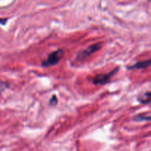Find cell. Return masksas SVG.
<instances>
[{"label": "cell", "instance_id": "6da1fadb", "mask_svg": "<svg viewBox=\"0 0 151 151\" xmlns=\"http://www.w3.org/2000/svg\"><path fill=\"white\" fill-rule=\"evenodd\" d=\"M63 54H64V51L61 49H59V50H57L53 52L50 53L47 56V59H45L42 62V66L44 67H49V66H55V65L58 64L62 59Z\"/></svg>", "mask_w": 151, "mask_h": 151}, {"label": "cell", "instance_id": "7a4b0ae2", "mask_svg": "<svg viewBox=\"0 0 151 151\" xmlns=\"http://www.w3.org/2000/svg\"><path fill=\"white\" fill-rule=\"evenodd\" d=\"M118 70H119V68H115L109 73L97 75L92 79L93 83L95 85H105V84L108 83L111 81V78H113L115 74L118 72Z\"/></svg>", "mask_w": 151, "mask_h": 151}, {"label": "cell", "instance_id": "3957f363", "mask_svg": "<svg viewBox=\"0 0 151 151\" xmlns=\"http://www.w3.org/2000/svg\"><path fill=\"white\" fill-rule=\"evenodd\" d=\"M102 47H103V44L102 43H97V44H92L90 47H88V48L80 52L78 55V59H79V60H83V59L86 58L88 56L92 55L93 53L96 52L97 51L100 50L102 48Z\"/></svg>", "mask_w": 151, "mask_h": 151}, {"label": "cell", "instance_id": "277c9868", "mask_svg": "<svg viewBox=\"0 0 151 151\" xmlns=\"http://www.w3.org/2000/svg\"><path fill=\"white\" fill-rule=\"evenodd\" d=\"M151 66V58L148 59V60L137 62V63H136L135 64L128 66V69H130V70H133V69H146V68L149 67V66Z\"/></svg>", "mask_w": 151, "mask_h": 151}, {"label": "cell", "instance_id": "5b68a950", "mask_svg": "<svg viewBox=\"0 0 151 151\" xmlns=\"http://www.w3.org/2000/svg\"><path fill=\"white\" fill-rule=\"evenodd\" d=\"M138 100L142 104H150L151 103V91L140 94L138 97Z\"/></svg>", "mask_w": 151, "mask_h": 151}, {"label": "cell", "instance_id": "8992f818", "mask_svg": "<svg viewBox=\"0 0 151 151\" xmlns=\"http://www.w3.org/2000/svg\"><path fill=\"white\" fill-rule=\"evenodd\" d=\"M134 120L142 122V121H150L151 120V116H147V115H137L134 117Z\"/></svg>", "mask_w": 151, "mask_h": 151}, {"label": "cell", "instance_id": "52a82bcc", "mask_svg": "<svg viewBox=\"0 0 151 151\" xmlns=\"http://www.w3.org/2000/svg\"><path fill=\"white\" fill-rule=\"evenodd\" d=\"M8 88V84L3 81H0V93L4 91L6 88Z\"/></svg>", "mask_w": 151, "mask_h": 151}, {"label": "cell", "instance_id": "ba28073f", "mask_svg": "<svg viewBox=\"0 0 151 151\" xmlns=\"http://www.w3.org/2000/svg\"><path fill=\"white\" fill-rule=\"evenodd\" d=\"M57 103H58V99L57 97L54 95L52 97V98H51V100H50V104L52 105V106H55Z\"/></svg>", "mask_w": 151, "mask_h": 151}, {"label": "cell", "instance_id": "9c48e42d", "mask_svg": "<svg viewBox=\"0 0 151 151\" xmlns=\"http://www.w3.org/2000/svg\"><path fill=\"white\" fill-rule=\"evenodd\" d=\"M7 19H0V24H4L6 23V22H7Z\"/></svg>", "mask_w": 151, "mask_h": 151}]
</instances>
